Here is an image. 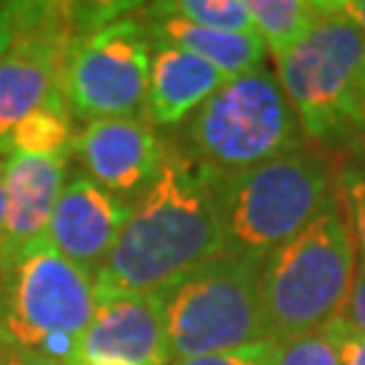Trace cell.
<instances>
[{
    "mask_svg": "<svg viewBox=\"0 0 365 365\" xmlns=\"http://www.w3.org/2000/svg\"><path fill=\"white\" fill-rule=\"evenodd\" d=\"M346 173H354V176L365 179V130H363V135H360V141H357V149H354V163L349 165Z\"/></svg>",
    "mask_w": 365,
    "mask_h": 365,
    "instance_id": "4316f807",
    "label": "cell"
},
{
    "mask_svg": "<svg viewBox=\"0 0 365 365\" xmlns=\"http://www.w3.org/2000/svg\"><path fill=\"white\" fill-rule=\"evenodd\" d=\"M357 274V247L339 200L260 265V303L271 341L336 322Z\"/></svg>",
    "mask_w": 365,
    "mask_h": 365,
    "instance_id": "3957f363",
    "label": "cell"
},
{
    "mask_svg": "<svg viewBox=\"0 0 365 365\" xmlns=\"http://www.w3.org/2000/svg\"><path fill=\"white\" fill-rule=\"evenodd\" d=\"M339 322L354 330V333L365 336V265H357L352 289H349V298H346V306L341 312Z\"/></svg>",
    "mask_w": 365,
    "mask_h": 365,
    "instance_id": "7402d4cb",
    "label": "cell"
},
{
    "mask_svg": "<svg viewBox=\"0 0 365 365\" xmlns=\"http://www.w3.org/2000/svg\"><path fill=\"white\" fill-rule=\"evenodd\" d=\"M222 255L214 173L165 144L157 179L133 203L111 255L95 276V300L117 292L160 295Z\"/></svg>",
    "mask_w": 365,
    "mask_h": 365,
    "instance_id": "6da1fadb",
    "label": "cell"
},
{
    "mask_svg": "<svg viewBox=\"0 0 365 365\" xmlns=\"http://www.w3.org/2000/svg\"><path fill=\"white\" fill-rule=\"evenodd\" d=\"M73 114L66 92L57 90L27 114L9 138V155H71Z\"/></svg>",
    "mask_w": 365,
    "mask_h": 365,
    "instance_id": "e0dca14e",
    "label": "cell"
},
{
    "mask_svg": "<svg viewBox=\"0 0 365 365\" xmlns=\"http://www.w3.org/2000/svg\"><path fill=\"white\" fill-rule=\"evenodd\" d=\"M95 306V276L41 238L0 271V349L73 365Z\"/></svg>",
    "mask_w": 365,
    "mask_h": 365,
    "instance_id": "277c9868",
    "label": "cell"
},
{
    "mask_svg": "<svg viewBox=\"0 0 365 365\" xmlns=\"http://www.w3.org/2000/svg\"><path fill=\"white\" fill-rule=\"evenodd\" d=\"M68 155L6 157V225L0 238V271L46 238L54 206L66 187Z\"/></svg>",
    "mask_w": 365,
    "mask_h": 365,
    "instance_id": "4fadbf2b",
    "label": "cell"
},
{
    "mask_svg": "<svg viewBox=\"0 0 365 365\" xmlns=\"http://www.w3.org/2000/svg\"><path fill=\"white\" fill-rule=\"evenodd\" d=\"M276 78L306 138L336 144L360 130L365 101V33L330 3L312 33L274 54Z\"/></svg>",
    "mask_w": 365,
    "mask_h": 365,
    "instance_id": "8992f818",
    "label": "cell"
},
{
    "mask_svg": "<svg viewBox=\"0 0 365 365\" xmlns=\"http://www.w3.org/2000/svg\"><path fill=\"white\" fill-rule=\"evenodd\" d=\"M152 9L222 33H244V36L255 33L247 0H176V3H155Z\"/></svg>",
    "mask_w": 365,
    "mask_h": 365,
    "instance_id": "ac0fdd59",
    "label": "cell"
},
{
    "mask_svg": "<svg viewBox=\"0 0 365 365\" xmlns=\"http://www.w3.org/2000/svg\"><path fill=\"white\" fill-rule=\"evenodd\" d=\"M133 206L106 192L90 176H71L54 206L46 241L66 260L76 262L87 274L98 276L106 257L117 244Z\"/></svg>",
    "mask_w": 365,
    "mask_h": 365,
    "instance_id": "7c38bea8",
    "label": "cell"
},
{
    "mask_svg": "<svg viewBox=\"0 0 365 365\" xmlns=\"http://www.w3.org/2000/svg\"><path fill=\"white\" fill-rule=\"evenodd\" d=\"M360 130H365V101H363V111H360Z\"/></svg>",
    "mask_w": 365,
    "mask_h": 365,
    "instance_id": "f1b7e54d",
    "label": "cell"
},
{
    "mask_svg": "<svg viewBox=\"0 0 365 365\" xmlns=\"http://www.w3.org/2000/svg\"><path fill=\"white\" fill-rule=\"evenodd\" d=\"M84 27L73 3H14V30L0 57V157H9L14 128L63 90L68 49Z\"/></svg>",
    "mask_w": 365,
    "mask_h": 365,
    "instance_id": "9c48e42d",
    "label": "cell"
},
{
    "mask_svg": "<svg viewBox=\"0 0 365 365\" xmlns=\"http://www.w3.org/2000/svg\"><path fill=\"white\" fill-rule=\"evenodd\" d=\"M271 365H341L339 346L327 330L274 341Z\"/></svg>",
    "mask_w": 365,
    "mask_h": 365,
    "instance_id": "d6986e66",
    "label": "cell"
},
{
    "mask_svg": "<svg viewBox=\"0 0 365 365\" xmlns=\"http://www.w3.org/2000/svg\"><path fill=\"white\" fill-rule=\"evenodd\" d=\"M14 30V3H0V57L6 52Z\"/></svg>",
    "mask_w": 365,
    "mask_h": 365,
    "instance_id": "d4e9b609",
    "label": "cell"
},
{
    "mask_svg": "<svg viewBox=\"0 0 365 365\" xmlns=\"http://www.w3.org/2000/svg\"><path fill=\"white\" fill-rule=\"evenodd\" d=\"M341 11L365 33V0H346V3H341Z\"/></svg>",
    "mask_w": 365,
    "mask_h": 365,
    "instance_id": "484cf974",
    "label": "cell"
},
{
    "mask_svg": "<svg viewBox=\"0 0 365 365\" xmlns=\"http://www.w3.org/2000/svg\"><path fill=\"white\" fill-rule=\"evenodd\" d=\"M344 195H346L344 211L352 227L354 247L360 255V265H365V179L354 173H344Z\"/></svg>",
    "mask_w": 365,
    "mask_h": 365,
    "instance_id": "ffe728a7",
    "label": "cell"
},
{
    "mask_svg": "<svg viewBox=\"0 0 365 365\" xmlns=\"http://www.w3.org/2000/svg\"><path fill=\"white\" fill-rule=\"evenodd\" d=\"M325 330L330 333V339L336 341V346H339L341 365H365V336L344 327L339 319L330 322Z\"/></svg>",
    "mask_w": 365,
    "mask_h": 365,
    "instance_id": "603a6c76",
    "label": "cell"
},
{
    "mask_svg": "<svg viewBox=\"0 0 365 365\" xmlns=\"http://www.w3.org/2000/svg\"><path fill=\"white\" fill-rule=\"evenodd\" d=\"M300 122L271 68L227 78L187 119L182 152L197 168L225 176L303 146Z\"/></svg>",
    "mask_w": 365,
    "mask_h": 365,
    "instance_id": "5b68a950",
    "label": "cell"
},
{
    "mask_svg": "<svg viewBox=\"0 0 365 365\" xmlns=\"http://www.w3.org/2000/svg\"><path fill=\"white\" fill-rule=\"evenodd\" d=\"M222 252L262 262L336 203L327 157L300 146L238 173H214Z\"/></svg>",
    "mask_w": 365,
    "mask_h": 365,
    "instance_id": "7a4b0ae2",
    "label": "cell"
},
{
    "mask_svg": "<svg viewBox=\"0 0 365 365\" xmlns=\"http://www.w3.org/2000/svg\"><path fill=\"white\" fill-rule=\"evenodd\" d=\"M227 81L214 66L182 52L170 43L152 41V68H149V122L160 128H173L190 119L214 92Z\"/></svg>",
    "mask_w": 365,
    "mask_h": 365,
    "instance_id": "5bb4252c",
    "label": "cell"
},
{
    "mask_svg": "<svg viewBox=\"0 0 365 365\" xmlns=\"http://www.w3.org/2000/svg\"><path fill=\"white\" fill-rule=\"evenodd\" d=\"M6 225V157H0V238Z\"/></svg>",
    "mask_w": 365,
    "mask_h": 365,
    "instance_id": "83f0119b",
    "label": "cell"
},
{
    "mask_svg": "<svg viewBox=\"0 0 365 365\" xmlns=\"http://www.w3.org/2000/svg\"><path fill=\"white\" fill-rule=\"evenodd\" d=\"M271 354H274V341H260V344L241 346L233 352L190 357V360H176L170 365H271Z\"/></svg>",
    "mask_w": 365,
    "mask_h": 365,
    "instance_id": "44dd1931",
    "label": "cell"
},
{
    "mask_svg": "<svg viewBox=\"0 0 365 365\" xmlns=\"http://www.w3.org/2000/svg\"><path fill=\"white\" fill-rule=\"evenodd\" d=\"M255 33L271 54H282L303 41L322 19L330 3L314 0H247Z\"/></svg>",
    "mask_w": 365,
    "mask_h": 365,
    "instance_id": "2e32d148",
    "label": "cell"
},
{
    "mask_svg": "<svg viewBox=\"0 0 365 365\" xmlns=\"http://www.w3.org/2000/svg\"><path fill=\"white\" fill-rule=\"evenodd\" d=\"M71 152L81 173L98 187L133 206L157 179L165 144L157 138L149 117H114L87 122L73 135Z\"/></svg>",
    "mask_w": 365,
    "mask_h": 365,
    "instance_id": "30bf717a",
    "label": "cell"
},
{
    "mask_svg": "<svg viewBox=\"0 0 365 365\" xmlns=\"http://www.w3.org/2000/svg\"><path fill=\"white\" fill-rule=\"evenodd\" d=\"M160 295L170 363L271 341L257 262L222 252Z\"/></svg>",
    "mask_w": 365,
    "mask_h": 365,
    "instance_id": "52a82bcc",
    "label": "cell"
},
{
    "mask_svg": "<svg viewBox=\"0 0 365 365\" xmlns=\"http://www.w3.org/2000/svg\"><path fill=\"white\" fill-rule=\"evenodd\" d=\"M163 295L117 292L98 298L73 365H168Z\"/></svg>",
    "mask_w": 365,
    "mask_h": 365,
    "instance_id": "8fae6325",
    "label": "cell"
},
{
    "mask_svg": "<svg viewBox=\"0 0 365 365\" xmlns=\"http://www.w3.org/2000/svg\"><path fill=\"white\" fill-rule=\"evenodd\" d=\"M0 365H68L52 360L38 352H16V349H0Z\"/></svg>",
    "mask_w": 365,
    "mask_h": 365,
    "instance_id": "cb8c5ba5",
    "label": "cell"
},
{
    "mask_svg": "<svg viewBox=\"0 0 365 365\" xmlns=\"http://www.w3.org/2000/svg\"><path fill=\"white\" fill-rule=\"evenodd\" d=\"M144 14L149 19L146 22L149 38L163 41V43H170L182 52L192 54L197 60L214 66L227 78L260 68L265 52H268L257 33H247V36L244 33H222V30L192 25V22L170 16V14H160L152 6H146Z\"/></svg>",
    "mask_w": 365,
    "mask_h": 365,
    "instance_id": "9a60e30c",
    "label": "cell"
},
{
    "mask_svg": "<svg viewBox=\"0 0 365 365\" xmlns=\"http://www.w3.org/2000/svg\"><path fill=\"white\" fill-rule=\"evenodd\" d=\"M152 38L146 25L114 16L84 25L68 49L63 92L78 119L141 117L149 98Z\"/></svg>",
    "mask_w": 365,
    "mask_h": 365,
    "instance_id": "ba28073f",
    "label": "cell"
}]
</instances>
